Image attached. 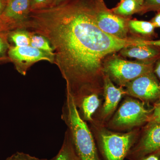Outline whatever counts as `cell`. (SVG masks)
Segmentation results:
<instances>
[{"label":"cell","mask_w":160,"mask_h":160,"mask_svg":"<svg viewBox=\"0 0 160 160\" xmlns=\"http://www.w3.org/2000/svg\"><path fill=\"white\" fill-rule=\"evenodd\" d=\"M93 128L98 132V148L103 160H124L138 137V130L121 133Z\"/></svg>","instance_id":"cell-4"},{"label":"cell","mask_w":160,"mask_h":160,"mask_svg":"<svg viewBox=\"0 0 160 160\" xmlns=\"http://www.w3.org/2000/svg\"></svg>","instance_id":"cell-34"},{"label":"cell","mask_w":160,"mask_h":160,"mask_svg":"<svg viewBox=\"0 0 160 160\" xmlns=\"http://www.w3.org/2000/svg\"><path fill=\"white\" fill-rule=\"evenodd\" d=\"M73 149L69 131L67 130L65 134L62 145L58 154L49 160H77Z\"/></svg>","instance_id":"cell-15"},{"label":"cell","mask_w":160,"mask_h":160,"mask_svg":"<svg viewBox=\"0 0 160 160\" xmlns=\"http://www.w3.org/2000/svg\"><path fill=\"white\" fill-rule=\"evenodd\" d=\"M31 32L27 29H16L9 32V40L15 46H30Z\"/></svg>","instance_id":"cell-17"},{"label":"cell","mask_w":160,"mask_h":160,"mask_svg":"<svg viewBox=\"0 0 160 160\" xmlns=\"http://www.w3.org/2000/svg\"><path fill=\"white\" fill-rule=\"evenodd\" d=\"M31 32L30 46L54 56V50L49 40L43 36Z\"/></svg>","instance_id":"cell-18"},{"label":"cell","mask_w":160,"mask_h":160,"mask_svg":"<svg viewBox=\"0 0 160 160\" xmlns=\"http://www.w3.org/2000/svg\"><path fill=\"white\" fill-rule=\"evenodd\" d=\"M125 87L127 95L146 103L160 98V82L153 71L134 79Z\"/></svg>","instance_id":"cell-8"},{"label":"cell","mask_w":160,"mask_h":160,"mask_svg":"<svg viewBox=\"0 0 160 160\" xmlns=\"http://www.w3.org/2000/svg\"><path fill=\"white\" fill-rule=\"evenodd\" d=\"M141 6H142L143 3H144V0H136Z\"/></svg>","instance_id":"cell-30"},{"label":"cell","mask_w":160,"mask_h":160,"mask_svg":"<svg viewBox=\"0 0 160 160\" xmlns=\"http://www.w3.org/2000/svg\"><path fill=\"white\" fill-rule=\"evenodd\" d=\"M156 62L127 61L119 55L113 53L106 58L103 62L104 74L119 86H125L132 80L153 71Z\"/></svg>","instance_id":"cell-3"},{"label":"cell","mask_w":160,"mask_h":160,"mask_svg":"<svg viewBox=\"0 0 160 160\" xmlns=\"http://www.w3.org/2000/svg\"><path fill=\"white\" fill-rule=\"evenodd\" d=\"M66 1V0H54V3H53V6H57V5H58L60 3L63 2H65Z\"/></svg>","instance_id":"cell-29"},{"label":"cell","mask_w":160,"mask_h":160,"mask_svg":"<svg viewBox=\"0 0 160 160\" xmlns=\"http://www.w3.org/2000/svg\"><path fill=\"white\" fill-rule=\"evenodd\" d=\"M77 160H78V159Z\"/></svg>","instance_id":"cell-33"},{"label":"cell","mask_w":160,"mask_h":160,"mask_svg":"<svg viewBox=\"0 0 160 160\" xmlns=\"http://www.w3.org/2000/svg\"><path fill=\"white\" fill-rule=\"evenodd\" d=\"M61 118L67 126L78 160H101L92 132L80 116L73 98L67 92Z\"/></svg>","instance_id":"cell-2"},{"label":"cell","mask_w":160,"mask_h":160,"mask_svg":"<svg viewBox=\"0 0 160 160\" xmlns=\"http://www.w3.org/2000/svg\"><path fill=\"white\" fill-rule=\"evenodd\" d=\"M19 29L45 37L54 52V64L75 102L103 92V62L109 55L143 44L140 37L121 39L106 33L94 20L93 0H66L47 9L32 10Z\"/></svg>","instance_id":"cell-1"},{"label":"cell","mask_w":160,"mask_h":160,"mask_svg":"<svg viewBox=\"0 0 160 160\" xmlns=\"http://www.w3.org/2000/svg\"><path fill=\"white\" fill-rule=\"evenodd\" d=\"M158 12H160V10H158Z\"/></svg>","instance_id":"cell-32"},{"label":"cell","mask_w":160,"mask_h":160,"mask_svg":"<svg viewBox=\"0 0 160 160\" xmlns=\"http://www.w3.org/2000/svg\"><path fill=\"white\" fill-rule=\"evenodd\" d=\"M103 92L105 102L101 112V119L105 121L109 118L116 109L121 99L127 94L123 87L115 86L107 75L103 78Z\"/></svg>","instance_id":"cell-10"},{"label":"cell","mask_w":160,"mask_h":160,"mask_svg":"<svg viewBox=\"0 0 160 160\" xmlns=\"http://www.w3.org/2000/svg\"><path fill=\"white\" fill-rule=\"evenodd\" d=\"M8 54L17 71L23 76L26 75L32 65L40 61H47L54 64V56L31 46H10Z\"/></svg>","instance_id":"cell-7"},{"label":"cell","mask_w":160,"mask_h":160,"mask_svg":"<svg viewBox=\"0 0 160 160\" xmlns=\"http://www.w3.org/2000/svg\"><path fill=\"white\" fill-rule=\"evenodd\" d=\"M150 22L152 23L155 28H160V12H158L157 14L151 20Z\"/></svg>","instance_id":"cell-26"},{"label":"cell","mask_w":160,"mask_h":160,"mask_svg":"<svg viewBox=\"0 0 160 160\" xmlns=\"http://www.w3.org/2000/svg\"><path fill=\"white\" fill-rule=\"evenodd\" d=\"M146 103L130 98H126L109 122V128L126 130L149 122L153 107L147 108Z\"/></svg>","instance_id":"cell-5"},{"label":"cell","mask_w":160,"mask_h":160,"mask_svg":"<svg viewBox=\"0 0 160 160\" xmlns=\"http://www.w3.org/2000/svg\"><path fill=\"white\" fill-rule=\"evenodd\" d=\"M142 6L136 0H120L116 6L111 9L115 14L124 18H131L132 15L140 13Z\"/></svg>","instance_id":"cell-14"},{"label":"cell","mask_w":160,"mask_h":160,"mask_svg":"<svg viewBox=\"0 0 160 160\" xmlns=\"http://www.w3.org/2000/svg\"><path fill=\"white\" fill-rule=\"evenodd\" d=\"M7 2L6 0H0V16L2 15L7 5Z\"/></svg>","instance_id":"cell-28"},{"label":"cell","mask_w":160,"mask_h":160,"mask_svg":"<svg viewBox=\"0 0 160 160\" xmlns=\"http://www.w3.org/2000/svg\"><path fill=\"white\" fill-rule=\"evenodd\" d=\"M6 2H8V1H9V0H6Z\"/></svg>","instance_id":"cell-31"},{"label":"cell","mask_w":160,"mask_h":160,"mask_svg":"<svg viewBox=\"0 0 160 160\" xmlns=\"http://www.w3.org/2000/svg\"><path fill=\"white\" fill-rule=\"evenodd\" d=\"M54 0H30L31 11L47 9L53 6Z\"/></svg>","instance_id":"cell-20"},{"label":"cell","mask_w":160,"mask_h":160,"mask_svg":"<svg viewBox=\"0 0 160 160\" xmlns=\"http://www.w3.org/2000/svg\"><path fill=\"white\" fill-rule=\"evenodd\" d=\"M18 29L16 24L4 18L2 16H0V33L8 32Z\"/></svg>","instance_id":"cell-23"},{"label":"cell","mask_w":160,"mask_h":160,"mask_svg":"<svg viewBox=\"0 0 160 160\" xmlns=\"http://www.w3.org/2000/svg\"><path fill=\"white\" fill-rule=\"evenodd\" d=\"M160 9V0H144L142 10L139 14H143L148 12Z\"/></svg>","instance_id":"cell-21"},{"label":"cell","mask_w":160,"mask_h":160,"mask_svg":"<svg viewBox=\"0 0 160 160\" xmlns=\"http://www.w3.org/2000/svg\"><path fill=\"white\" fill-rule=\"evenodd\" d=\"M153 72L160 80V58L155 63Z\"/></svg>","instance_id":"cell-27"},{"label":"cell","mask_w":160,"mask_h":160,"mask_svg":"<svg viewBox=\"0 0 160 160\" xmlns=\"http://www.w3.org/2000/svg\"><path fill=\"white\" fill-rule=\"evenodd\" d=\"M94 20L102 31L121 39L129 38V23L131 18L115 14L106 5L104 0H93Z\"/></svg>","instance_id":"cell-6"},{"label":"cell","mask_w":160,"mask_h":160,"mask_svg":"<svg viewBox=\"0 0 160 160\" xmlns=\"http://www.w3.org/2000/svg\"><path fill=\"white\" fill-rule=\"evenodd\" d=\"M5 160H49L46 158H39L30 154L21 152H17Z\"/></svg>","instance_id":"cell-22"},{"label":"cell","mask_w":160,"mask_h":160,"mask_svg":"<svg viewBox=\"0 0 160 160\" xmlns=\"http://www.w3.org/2000/svg\"><path fill=\"white\" fill-rule=\"evenodd\" d=\"M31 12L30 0H9L2 16L16 24L26 21Z\"/></svg>","instance_id":"cell-12"},{"label":"cell","mask_w":160,"mask_h":160,"mask_svg":"<svg viewBox=\"0 0 160 160\" xmlns=\"http://www.w3.org/2000/svg\"><path fill=\"white\" fill-rule=\"evenodd\" d=\"M119 52L121 56L135 58L143 62H156L160 58V47L147 45L146 42L144 44L124 47Z\"/></svg>","instance_id":"cell-11"},{"label":"cell","mask_w":160,"mask_h":160,"mask_svg":"<svg viewBox=\"0 0 160 160\" xmlns=\"http://www.w3.org/2000/svg\"><path fill=\"white\" fill-rule=\"evenodd\" d=\"M9 32L0 33V64L11 62L8 54L11 46L9 40Z\"/></svg>","instance_id":"cell-19"},{"label":"cell","mask_w":160,"mask_h":160,"mask_svg":"<svg viewBox=\"0 0 160 160\" xmlns=\"http://www.w3.org/2000/svg\"><path fill=\"white\" fill-rule=\"evenodd\" d=\"M129 31L134 34L150 36L154 33L155 27L150 22L130 19L129 23Z\"/></svg>","instance_id":"cell-16"},{"label":"cell","mask_w":160,"mask_h":160,"mask_svg":"<svg viewBox=\"0 0 160 160\" xmlns=\"http://www.w3.org/2000/svg\"><path fill=\"white\" fill-rule=\"evenodd\" d=\"M142 135L129 150L126 158L130 160H140L160 149V123H147Z\"/></svg>","instance_id":"cell-9"},{"label":"cell","mask_w":160,"mask_h":160,"mask_svg":"<svg viewBox=\"0 0 160 160\" xmlns=\"http://www.w3.org/2000/svg\"><path fill=\"white\" fill-rule=\"evenodd\" d=\"M150 122L160 123V98L154 104Z\"/></svg>","instance_id":"cell-24"},{"label":"cell","mask_w":160,"mask_h":160,"mask_svg":"<svg viewBox=\"0 0 160 160\" xmlns=\"http://www.w3.org/2000/svg\"><path fill=\"white\" fill-rule=\"evenodd\" d=\"M160 149L154 152H152L151 154L146 156L140 160H160Z\"/></svg>","instance_id":"cell-25"},{"label":"cell","mask_w":160,"mask_h":160,"mask_svg":"<svg viewBox=\"0 0 160 160\" xmlns=\"http://www.w3.org/2000/svg\"><path fill=\"white\" fill-rule=\"evenodd\" d=\"M80 116L85 122L93 121V115L100 105L99 94L90 93L80 99L75 103Z\"/></svg>","instance_id":"cell-13"}]
</instances>
